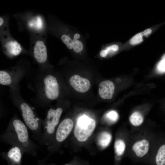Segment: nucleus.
I'll return each instance as SVG.
<instances>
[{"instance_id":"nucleus-9","label":"nucleus","mask_w":165,"mask_h":165,"mask_svg":"<svg viewBox=\"0 0 165 165\" xmlns=\"http://www.w3.org/2000/svg\"><path fill=\"white\" fill-rule=\"evenodd\" d=\"M70 85L76 91L80 93H85L90 89L91 84L87 79L83 78L78 75L71 77L69 80Z\"/></svg>"},{"instance_id":"nucleus-20","label":"nucleus","mask_w":165,"mask_h":165,"mask_svg":"<svg viewBox=\"0 0 165 165\" xmlns=\"http://www.w3.org/2000/svg\"><path fill=\"white\" fill-rule=\"evenodd\" d=\"M157 69L160 72H165V54L163 56L161 60L157 64Z\"/></svg>"},{"instance_id":"nucleus-10","label":"nucleus","mask_w":165,"mask_h":165,"mask_svg":"<svg viewBox=\"0 0 165 165\" xmlns=\"http://www.w3.org/2000/svg\"><path fill=\"white\" fill-rule=\"evenodd\" d=\"M33 54L38 63L42 64L46 62L47 59V50L42 41L38 40L36 42L33 49Z\"/></svg>"},{"instance_id":"nucleus-11","label":"nucleus","mask_w":165,"mask_h":165,"mask_svg":"<svg viewBox=\"0 0 165 165\" xmlns=\"http://www.w3.org/2000/svg\"><path fill=\"white\" fill-rule=\"evenodd\" d=\"M114 89L115 86L112 82L108 80L103 81L99 85V95L103 99H111L112 97Z\"/></svg>"},{"instance_id":"nucleus-19","label":"nucleus","mask_w":165,"mask_h":165,"mask_svg":"<svg viewBox=\"0 0 165 165\" xmlns=\"http://www.w3.org/2000/svg\"><path fill=\"white\" fill-rule=\"evenodd\" d=\"M142 32H140L134 35L130 41V43L132 45L138 44L143 40Z\"/></svg>"},{"instance_id":"nucleus-8","label":"nucleus","mask_w":165,"mask_h":165,"mask_svg":"<svg viewBox=\"0 0 165 165\" xmlns=\"http://www.w3.org/2000/svg\"><path fill=\"white\" fill-rule=\"evenodd\" d=\"M24 153L20 148L13 146L8 151L2 152V155L7 160L9 165H20Z\"/></svg>"},{"instance_id":"nucleus-4","label":"nucleus","mask_w":165,"mask_h":165,"mask_svg":"<svg viewBox=\"0 0 165 165\" xmlns=\"http://www.w3.org/2000/svg\"><path fill=\"white\" fill-rule=\"evenodd\" d=\"M63 111L61 107L56 109L51 108L47 111L45 118L42 119L43 141L44 145L47 146L51 142Z\"/></svg>"},{"instance_id":"nucleus-3","label":"nucleus","mask_w":165,"mask_h":165,"mask_svg":"<svg viewBox=\"0 0 165 165\" xmlns=\"http://www.w3.org/2000/svg\"><path fill=\"white\" fill-rule=\"evenodd\" d=\"M20 86L10 89V97L13 105L21 113L24 123L32 132V137L39 143L44 145L43 133L42 131V119L37 115L34 108L22 97Z\"/></svg>"},{"instance_id":"nucleus-2","label":"nucleus","mask_w":165,"mask_h":165,"mask_svg":"<svg viewBox=\"0 0 165 165\" xmlns=\"http://www.w3.org/2000/svg\"><path fill=\"white\" fill-rule=\"evenodd\" d=\"M0 139L12 146L20 148L24 153L36 156L39 148L29 138L28 128L16 114L9 121L7 128L0 135Z\"/></svg>"},{"instance_id":"nucleus-17","label":"nucleus","mask_w":165,"mask_h":165,"mask_svg":"<svg viewBox=\"0 0 165 165\" xmlns=\"http://www.w3.org/2000/svg\"><path fill=\"white\" fill-rule=\"evenodd\" d=\"M144 119L142 115L139 112H135L130 116L129 120L133 126H138L143 122Z\"/></svg>"},{"instance_id":"nucleus-15","label":"nucleus","mask_w":165,"mask_h":165,"mask_svg":"<svg viewBox=\"0 0 165 165\" xmlns=\"http://www.w3.org/2000/svg\"><path fill=\"white\" fill-rule=\"evenodd\" d=\"M112 139V135L109 133L107 132H101L98 138V144L100 146L105 148L108 145Z\"/></svg>"},{"instance_id":"nucleus-25","label":"nucleus","mask_w":165,"mask_h":165,"mask_svg":"<svg viewBox=\"0 0 165 165\" xmlns=\"http://www.w3.org/2000/svg\"><path fill=\"white\" fill-rule=\"evenodd\" d=\"M64 165H71L70 164H65Z\"/></svg>"},{"instance_id":"nucleus-5","label":"nucleus","mask_w":165,"mask_h":165,"mask_svg":"<svg viewBox=\"0 0 165 165\" xmlns=\"http://www.w3.org/2000/svg\"><path fill=\"white\" fill-rule=\"evenodd\" d=\"M73 127V121L70 118H65L61 122L57 127L50 144L47 146L49 152L47 156L54 151L57 145L62 143L67 139Z\"/></svg>"},{"instance_id":"nucleus-16","label":"nucleus","mask_w":165,"mask_h":165,"mask_svg":"<svg viewBox=\"0 0 165 165\" xmlns=\"http://www.w3.org/2000/svg\"><path fill=\"white\" fill-rule=\"evenodd\" d=\"M156 165H165V145L159 148L155 158Z\"/></svg>"},{"instance_id":"nucleus-21","label":"nucleus","mask_w":165,"mask_h":165,"mask_svg":"<svg viewBox=\"0 0 165 165\" xmlns=\"http://www.w3.org/2000/svg\"><path fill=\"white\" fill-rule=\"evenodd\" d=\"M107 117L112 121H116L118 118L117 112L114 111L109 112L107 114Z\"/></svg>"},{"instance_id":"nucleus-18","label":"nucleus","mask_w":165,"mask_h":165,"mask_svg":"<svg viewBox=\"0 0 165 165\" xmlns=\"http://www.w3.org/2000/svg\"><path fill=\"white\" fill-rule=\"evenodd\" d=\"M119 49V46L117 45H112L101 50L100 53V55L101 57H105L110 53L117 51Z\"/></svg>"},{"instance_id":"nucleus-14","label":"nucleus","mask_w":165,"mask_h":165,"mask_svg":"<svg viewBox=\"0 0 165 165\" xmlns=\"http://www.w3.org/2000/svg\"><path fill=\"white\" fill-rule=\"evenodd\" d=\"M126 144L124 141L122 139L116 140L114 144V149L116 156V159L119 160L121 156L124 153L126 149Z\"/></svg>"},{"instance_id":"nucleus-12","label":"nucleus","mask_w":165,"mask_h":165,"mask_svg":"<svg viewBox=\"0 0 165 165\" xmlns=\"http://www.w3.org/2000/svg\"><path fill=\"white\" fill-rule=\"evenodd\" d=\"M149 146L148 141L145 139H143L137 141L134 144L132 147V149L137 157L141 158L148 152Z\"/></svg>"},{"instance_id":"nucleus-22","label":"nucleus","mask_w":165,"mask_h":165,"mask_svg":"<svg viewBox=\"0 0 165 165\" xmlns=\"http://www.w3.org/2000/svg\"><path fill=\"white\" fill-rule=\"evenodd\" d=\"M36 23H33L32 24H29L31 26H35L38 29H40L42 27V22L39 17H37L35 19Z\"/></svg>"},{"instance_id":"nucleus-23","label":"nucleus","mask_w":165,"mask_h":165,"mask_svg":"<svg viewBox=\"0 0 165 165\" xmlns=\"http://www.w3.org/2000/svg\"><path fill=\"white\" fill-rule=\"evenodd\" d=\"M152 32V29L150 28H148L142 32L143 35L148 36L151 34Z\"/></svg>"},{"instance_id":"nucleus-1","label":"nucleus","mask_w":165,"mask_h":165,"mask_svg":"<svg viewBox=\"0 0 165 165\" xmlns=\"http://www.w3.org/2000/svg\"><path fill=\"white\" fill-rule=\"evenodd\" d=\"M31 75L29 87L34 92L35 105L41 107H48L50 102L59 97L60 87L57 78L47 71Z\"/></svg>"},{"instance_id":"nucleus-6","label":"nucleus","mask_w":165,"mask_h":165,"mask_svg":"<svg viewBox=\"0 0 165 165\" xmlns=\"http://www.w3.org/2000/svg\"><path fill=\"white\" fill-rule=\"evenodd\" d=\"M96 126L95 120L86 116L79 117L74 128V133L79 141H86L91 135Z\"/></svg>"},{"instance_id":"nucleus-13","label":"nucleus","mask_w":165,"mask_h":165,"mask_svg":"<svg viewBox=\"0 0 165 165\" xmlns=\"http://www.w3.org/2000/svg\"><path fill=\"white\" fill-rule=\"evenodd\" d=\"M8 52L11 55L14 56L19 55L22 51L20 45L15 41L8 42L6 46Z\"/></svg>"},{"instance_id":"nucleus-7","label":"nucleus","mask_w":165,"mask_h":165,"mask_svg":"<svg viewBox=\"0 0 165 165\" xmlns=\"http://www.w3.org/2000/svg\"><path fill=\"white\" fill-rule=\"evenodd\" d=\"M61 39L69 49L73 50L76 53H81L84 48L81 35L78 32H75L72 37L66 34H63Z\"/></svg>"},{"instance_id":"nucleus-24","label":"nucleus","mask_w":165,"mask_h":165,"mask_svg":"<svg viewBox=\"0 0 165 165\" xmlns=\"http://www.w3.org/2000/svg\"><path fill=\"white\" fill-rule=\"evenodd\" d=\"M4 23V20L3 18L1 17H0V26H1Z\"/></svg>"}]
</instances>
